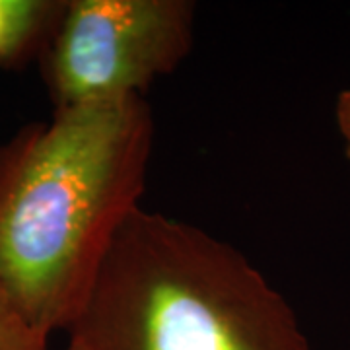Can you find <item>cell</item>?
Instances as JSON below:
<instances>
[{"label": "cell", "instance_id": "5b68a950", "mask_svg": "<svg viewBox=\"0 0 350 350\" xmlns=\"http://www.w3.org/2000/svg\"><path fill=\"white\" fill-rule=\"evenodd\" d=\"M0 350H49V338L43 337L20 312L0 278Z\"/></svg>", "mask_w": 350, "mask_h": 350}, {"label": "cell", "instance_id": "8992f818", "mask_svg": "<svg viewBox=\"0 0 350 350\" xmlns=\"http://www.w3.org/2000/svg\"><path fill=\"white\" fill-rule=\"evenodd\" d=\"M335 117H337L338 133H340L342 144H345V154L350 160V88L345 90V92H340V96H338L337 100Z\"/></svg>", "mask_w": 350, "mask_h": 350}, {"label": "cell", "instance_id": "52a82bcc", "mask_svg": "<svg viewBox=\"0 0 350 350\" xmlns=\"http://www.w3.org/2000/svg\"><path fill=\"white\" fill-rule=\"evenodd\" d=\"M64 350H84V347H82V345H80L78 340H75V338H70V340H68V347H66V349H64Z\"/></svg>", "mask_w": 350, "mask_h": 350}, {"label": "cell", "instance_id": "7a4b0ae2", "mask_svg": "<svg viewBox=\"0 0 350 350\" xmlns=\"http://www.w3.org/2000/svg\"><path fill=\"white\" fill-rule=\"evenodd\" d=\"M68 333L84 350H312L286 298L247 257L142 206Z\"/></svg>", "mask_w": 350, "mask_h": 350}, {"label": "cell", "instance_id": "277c9868", "mask_svg": "<svg viewBox=\"0 0 350 350\" xmlns=\"http://www.w3.org/2000/svg\"><path fill=\"white\" fill-rule=\"evenodd\" d=\"M63 10L64 2L0 0V63H20L53 38Z\"/></svg>", "mask_w": 350, "mask_h": 350}, {"label": "cell", "instance_id": "3957f363", "mask_svg": "<svg viewBox=\"0 0 350 350\" xmlns=\"http://www.w3.org/2000/svg\"><path fill=\"white\" fill-rule=\"evenodd\" d=\"M193 16L187 0L64 2L47 57L55 105L142 96L187 57Z\"/></svg>", "mask_w": 350, "mask_h": 350}, {"label": "cell", "instance_id": "6da1fadb", "mask_svg": "<svg viewBox=\"0 0 350 350\" xmlns=\"http://www.w3.org/2000/svg\"><path fill=\"white\" fill-rule=\"evenodd\" d=\"M154 142L142 96L57 107L0 146V278L49 338L70 329L126 220Z\"/></svg>", "mask_w": 350, "mask_h": 350}]
</instances>
